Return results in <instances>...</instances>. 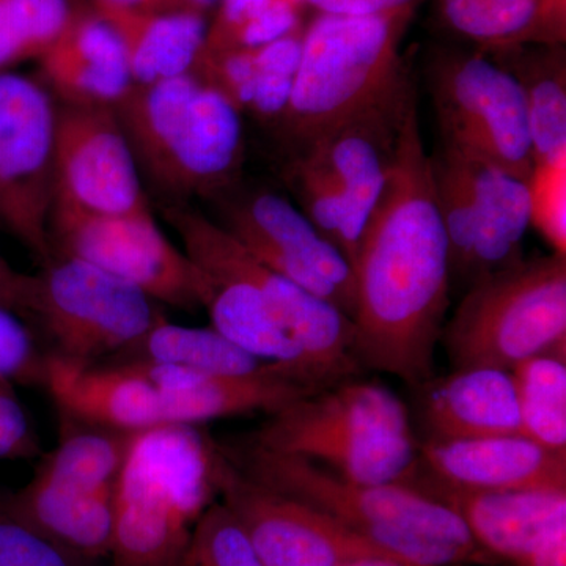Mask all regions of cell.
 <instances>
[{
  "label": "cell",
  "instance_id": "6da1fadb",
  "mask_svg": "<svg viewBox=\"0 0 566 566\" xmlns=\"http://www.w3.org/2000/svg\"><path fill=\"white\" fill-rule=\"evenodd\" d=\"M353 271L357 364L408 386H423L433 378L452 273L417 102L406 117L397 158L365 226Z\"/></svg>",
  "mask_w": 566,
  "mask_h": 566
},
{
  "label": "cell",
  "instance_id": "7a4b0ae2",
  "mask_svg": "<svg viewBox=\"0 0 566 566\" xmlns=\"http://www.w3.org/2000/svg\"><path fill=\"white\" fill-rule=\"evenodd\" d=\"M221 449L249 479L314 506L406 564H495L452 509L415 486L353 482L323 465L264 449L249 439Z\"/></svg>",
  "mask_w": 566,
  "mask_h": 566
},
{
  "label": "cell",
  "instance_id": "3957f363",
  "mask_svg": "<svg viewBox=\"0 0 566 566\" xmlns=\"http://www.w3.org/2000/svg\"><path fill=\"white\" fill-rule=\"evenodd\" d=\"M114 109L140 174L167 205L218 199L237 186L243 114L199 74L134 85Z\"/></svg>",
  "mask_w": 566,
  "mask_h": 566
},
{
  "label": "cell",
  "instance_id": "277c9868",
  "mask_svg": "<svg viewBox=\"0 0 566 566\" xmlns=\"http://www.w3.org/2000/svg\"><path fill=\"white\" fill-rule=\"evenodd\" d=\"M216 494V444L196 427L134 434L114 490V566H182Z\"/></svg>",
  "mask_w": 566,
  "mask_h": 566
},
{
  "label": "cell",
  "instance_id": "5b68a950",
  "mask_svg": "<svg viewBox=\"0 0 566 566\" xmlns=\"http://www.w3.org/2000/svg\"><path fill=\"white\" fill-rule=\"evenodd\" d=\"M248 439L368 485L405 482L419 457L405 401L359 378L305 395L268 416Z\"/></svg>",
  "mask_w": 566,
  "mask_h": 566
},
{
  "label": "cell",
  "instance_id": "8992f818",
  "mask_svg": "<svg viewBox=\"0 0 566 566\" xmlns=\"http://www.w3.org/2000/svg\"><path fill=\"white\" fill-rule=\"evenodd\" d=\"M412 17L316 11L305 24L289 106L274 126L286 155L375 102L405 73L401 41Z\"/></svg>",
  "mask_w": 566,
  "mask_h": 566
},
{
  "label": "cell",
  "instance_id": "52a82bcc",
  "mask_svg": "<svg viewBox=\"0 0 566 566\" xmlns=\"http://www.w3.org/2000/svg\"><path fill=\"white\" fill-rule=\"evenodd\" d=\"M453 370L566 356V256L520 260L465 289L441 337Z\"/></svg>",
  "mask_w": 566,
  "mask_h": 566
},
{
  "label": "cell",
  "instance_id": "ba28073f",
  "mask_svg": "<svg viewBox=\"0 0 566 566\" xmlns=\"http://www.w3.org/2000/svg\"><path fill=\"white\" fill-rule=\"evenodd\" d=\"M163 212L180 237L182 251L200 270L243 279L263 294L277 322L300 346L316 386L324 389L359 378L363 368L353 353V322L340 308L275 273L191 205H164Z\"/></svg>",
  "mask_w": 566,
  "mask_h": 566
},
{
  "label": "cell",
  "instance_id": "9c48e42d",
  "mask_svg": "<svg viewBox=\"0 0 566 566\" xmlns=\"http://www.w3.org/2000/svg\"><path fill=\"white\" fill-rule=\"evenodd\" d=\"M424 73L442 145L528 181L535 164L515 77L488 52L450 44L430 51Z\"/></svg>",
  "mask_w": 566,
  "mask_h": 566
},
{
  "label": "cell",
  "instance_id": "30bf717a",
  "mask_svg": "<svg viewBox=\"0 0 566 566\" xmlns=\"http://www.w3.org/2000/svg\"><path fill=\"white\" fill-rule=\"evenodd\" d=\"M164 318L148 294L82 260L52 255L35 275L29 319L69 363L120 356Z\"/></svg>",
  "mask_w": 566,
  "mask_h": 566
},
{
  "label": "cell",
  "instance_id": "8fae6325",
  "mask_svg": "<svg viewBox=\"0 0 566 566\" xmlns=\"http://www.w3.org/2000/svg\"><path fill=\"white\" fill-rule=\"evenodd\" d=\"M50 240L52 255L92 264L158 304L196 312L207 303V275L164 234L151 208L120 216L52 212Z\"/></svg>",
  "mask_w": 566,
  "mask_h": 566
},
{
  "label": "cell",
  "instance_id": "7c38bea8",
  "mask_svg": "<svg viewBox=\"0 0 566 566\" xmlns=\"http://www.w3.org/2000/svg\"><path fill=\"white\" fill-rule=\"evenodd\" d=\"M57 102L41 80L0 70V226L51 260Z\"/></svg>",
  "mask_w": 566,
  "mask_h": 566
},
{
  "label": "cell",
  "instance_id": "4fadbf2b",
  "mask_svg": "<svg viewBox=\"0 0 566 566\" xmlns=\"http://www.w3.org/2000/svg\"><path fill=\"white\" fill-rule=\"evenodd\" d=\"M457 153L468 182H446L436 202L449 244L452 282L469 289L524 259L531 197L527 180Z\"/></svg>",
  "mask_w": 566,
  "mask_h": 566
},
{
  "label": "cell",
  "instance_id": "5bb4252c",
  "mask_svg": "<svg viewBox=\"0 0 566 566\" xmlns=\"http://www.w3.org/2000/svg\"><path fill=\"white\" fill-rule=\"evenodd\" d=\"M216 490L264 566H346L365 558H395L326 513L249 479L219 444Z\"/></svg>",
  "mask_w": 566,
  "mask_h": 566
},
{
  "label": "cell",
  "instance_id": "9a60e30c",
  "mask_svg": "<svg viewBox=\"0 0 566 566\" xmlns=\"http://www.w3.org/2000/svg\"><path fill=\"white\" fill-rule=\"evenodd\" d=\"M218 200L221 219L216 222L256 260L353 318L352 264L296 205L268 189H230Z\"/></svg>",
  "mask_w": 566,
  "mask_h": 566
},
{
  "label": "cell",
  "instance_id": "2e32d148",
  "mask_svg": "<svg viewBox=\"0 0 566 566\" xmlns=\"http://www.w3.org/2000/svg\"><path fill=\"white\" fill-rule=\"evenodd\" d=\"M148 208L115 109L57 103L52 212L120 216Z\"/></svg>",
  "mask_w": 566,
  "mask_h": 566
},
{
  "label": "cell",
  "instance_id": "e0dca14e",
  "mask_svg": "<svg viewBox=\"0 0 566 566\" xmlns=\"http://www.w3.org/2000/svg\"><path fill=\"white\" fill-rule=\"evenodd\" d=\"M416 102V87L406 70L375 102L297 151L315 155L345 193L352 266L365 226L385 192L406 117Z\"/></svg>",
  "mask_w": 566,
  "mask_h": 566
},
{
  "label": "cell",
  "instance_id": "ac0fdd59",
  "mask_svg": "<svg viewBox=\"0 0 566 566\" xmlns=\"http://www.w3.org/2000/svg\"><path fill=\"white\" fill-rule=\"evenodd\" d=\"M409 475L468 493H566V453L524 434L427 441Z\"/></svg>",
  "mask_w": 566,
  "mask_h": 566
},
{
  "label": "cell",
  "instance_id": "d6986e66",
  "mask_svg": "<svg viewBox=\"0 0 566 566\" xmlns=\"http://www.w3.org/2000/svg\"><path fill=\"white\" fill-rule=\"evenodd\" d=\"M150 376L161 394L164 424H192L226 417L266 416L316 392L290 368L264 364L251 375H207L174 365H153Z\"/></svg>",
  "mask_w": 566,
  "mask_h": 566
},
{
  "label": "cell",
  "instance_id": "ffe728a7",
  "mask_svg": "<svg viewBox=\"0 0 566 566\" xmlns=\"http://www.w3.org/2000/svg\"><path fill=\"white\" fill-rule=\"evenodd\" d=\"M403 483L452 509L495 562L524 566L547 538L566 531V493H468L415 475Z\"/></svg>",
  "mask_w": 566,
  "mask_h": 566
},
{
  "label": "cell",
  "instance_id": "44dd1931",
  "mask_svg": "<svg viewBox=\"0 0 566 566\" xmlns=\"http://www.w3.org/2000/svg\"><path fill=\"white\" fill-rule=\"evenodd\" d=\"M36 61L57 103L114 109L134 87L120 36L91 3Z\"/></svg>",
  "mask_w": 566,
  "mask_h": 566
},
{
  "label": "cell",
  "instance_id": "7402d4cb",
  "mask_svg": "<svg viewBox=\"0 0 566 566\" xmlns=\"http://www.w3.org/2000/svg\"><path fill=\"white\" fill-rule=\"evenodd\" d=\"M43 386L63 415L91 427L140 433L164 424L161 394L126 365H81L46 354Z\"/></svg>",
  "mask_w": 566,
  "mask_h": 566
},
{
  "label": "cell",
  "instance_id": "603a6c76",
  "mask_svg": "<svg viewBox=\"0 0 566 566\" xmlns=\"http://www.w3.org/2000/svg\"><path fill=\"white\" fill-rule=\"evenodd\" d=\"M420 400L428 441H464L521 434L520 408L512 371L461 368L431 378Z\"/></svg>",
  "mask_w": 566,
  "mask_h": 566
},
{
  "label": "cell",
  "instance_id": "cb8c5ba5",
  "mask_svg": "<svg viewBox=\"0 0 566 566\" xmlns=\"http://www.w3.org/2000/svg\"><path fill=\"white\" fill-rule=\"evenodd\" d=\"M114 490L85 491L35 474L17 493L0 495V504L71 556L96 560L111 556Z\"/></svg>",
  "mask_w": 566,
  "mask_h": 566
},
{
  "label": "cell",
  "instance_id": "d4e9b609",
  "mask_svg": "<svg viewBox=\"0 0 566 566\" xmlns=\"http://www.w3.org/2000/svg\"><path fill=\"white\" fill-rule=\"evenodd\" d=\"M439 28L482 51L565 44L566 0H436Z\"/></svg>",
  "mask_w": 566,
  "mask_h": 566
},
{
  "label": "cell",
  "instance_id": "484cf974",
  "mask_svg": "<svg viewBox=\"0 0 566 566\" xmlns=\"http://www.w3.org/2000/svg\"><path fill=\"white\" fill-rule=\"evenodd\" d=\"M96 13L120 36L134 85L155 84L192 73L202 57L210 24L208 14L196 10Z\"/></svg>",
  "mask_w": 566,
  "mask_h": 566
},
{
  "label": "cell",
  "instance_id": "4316f807",
  "mask_svg": "<svg viewBox=\"0 0 566 566\" xmlns=\"http://www.w3.org/2000/svg\"><path fill=\"white\" fill-rule=\"evenodd\" d=\"M485 52L520 85L535 166L566 161L565 44H524Z\"/></svg>",
  "mask_w": 566,
  "mask_h": 566
},
{
  "label": "cell",
  "instance_id": "83f0119b",
  "mask_svg": "<svg viewBox=\"0 0 566 566\" xmlns=\"http://www.w3.org/2000/svg\"><path fill=\"white\" fill-rule=\"evenodd\" d=\"M205 275L210 293L203 308L210 314L212 329L262 363L290 368L305 381L318 387L312 379L300 346L283 329L255 286L233 275Z\"/></svg>",
  "mask_w": 566,
  "mask_h": 566
},
{
  "label": "cell",
  "instance_id": "f1b7e54d",
  "mask_svg": "<svg viewBox=\"0 0 566 566\" xmlns=\"http://www.w3.org/2000/svg\"><path fill=\"white\" fill-rule=\"evenodd\" d=\"M122 363L174 365L207 375H251L266 364L218 331L178 326L167 318L111 364Z\"/></svg>",
  "mask_w": 566,
  "mask_h": 566
},
{
  "label": "cell",
  "instance_id": "f546056e",
  "mask_svg": "<svg viewBox=\"0 0 566 566\" xmlns=\"http://www.w3.org/2000/svg\"><path fill=\"white\" fill-rule=\"evenodd\" d=\"M134 434L96 427L76 431L43 458L35 474L85 491L114 490Z\"/></svg>",
  "mask_w": 566,
  "mask_h": 566
},
{
  "label": "cell",
  "instance_id": "4dcf8cb0",
  "mask_svg": "<svg viewBox=\"0 0 566 566\" xmlns=\"http://www.w3.org/2000/svg\"><path fill=\"white\" fill-rule=\"evenodd\" d=\"M515 379L521 434L566 453V356L543 354L517 365Z\"/></svg>",
  "mask_w": 566,
  "mask_h": 566
},
{
  "label": "cell",
  "instance_id": "1f68e13d",
  "mask_svg": "<svg viewBox=\"0 0 566 566\" xmlns=\"http://www.w3.org/2000/svg\"><path fill=\"white\" fill-rule=\"evenodd\" d=\"M303 0H219L203 51L248 50L303 31Z\"/></svg>",
  "mask_w": 566,
  "mask_h": 566
},
{
  "label": "cell",
  "instance_id": "d6a6232c",
  "mask_svg": "<svg viewBox=\"0 0 566 566\" xmlns=\"http://www.w3.org/2000/svg\"><path fill=\"white\" fill-rule=\"evenodd\" d=\"M283 181L296 207L352 264L348 205L333 172L312 153H294L286 158Z\"/></svg>",
  "mask_w": 566,
  "mask_h": 566
},
{
  "label": "cell",
  "instance_id": "836d02e7",
  "mask_svg": "<svg viewBox=\"0 0 566 566\" xmlns=\"http://www.w3.org/2000/svg\"><path fill=\"white\" fill-rule=\"evenodd\" d=\"M182 566H264L251 539L222 502H212L193 527Z\"/></svg>",
  "mask_w": 566,
  "mask_h": 566
},
{
  "label": "cell",
  "instance_id": "e575fe53",
  "mask_svg": "<svg viewBox=\"0 0 566 566\" xmlns=\"http://www.w3.org/2000/svg\"><path fill=\"white\" fill-rule=\"evenodd\" d=\"M531 226L566 256V161L534 166L528 177Z\"/></svg>",
  "mask_w": 566,
  "mask_h": 566
},
{
  "label": "cell",
  "instance_id": "d590c367",
  "mask_svg": "<svg viewBox=\"0 0 566 566\" xmlns=\"http://www.w3.org/2000/svg\"><path fill=\"white\" fill-rule=\"evenodd\" d=\"M32 59H39L87 3L81 0H7Z\"/></svg>",
  "mask_w": 566,
  "mask_h": 566
},
{
  "label": "cell",
  "instance_id": "8d00e7d4",
  "mask_svg": "<svg viewBox=\"0 0 566 566\" xmlns=\"http://www.w3.org/2000/svg\"><path fill=\"white\" fill-rule=\"evenodd\" d=\"M80 562L0 504V566H80Z\"/></svg>",
  "mask_w": 566,
  "mask_h": 566
},
{
  "label": "cell",
  "instance_id": "74e56055",
  "mask_svg": "<svg viewBox=\"0 0 566 566\" xmlns=\"http://www.w3.org/2000/svg\"><path fill=\"white\" fill-rule=\"evenodd\" d=\"M44 359L20 316L0 308V376L11 382L43 386Z\"/></svg>",
  "mask_w": 566,
  "mask_h": 566
},
{
  "label": "cell",
  "instance_id": "f35d334b",
  "mask_svg": "<svg viewBox=\"0 0 566 566\" xmlns=\"http://www.w3.org/2000/svg\"><path fill=\"white\" fill-rule=\"evenodd\" d=\"M40 455L39 439L10 379L0 376V460Z\"/></svg>",
  "mask_w": 566,
  "mask_h": 566
},
{
  "label": "cell",
  "instance_id": "ab89813d",
  "mask_svg": "<svg viewBox=\"0 0 566 566\" xmlns=\"http://www.w3.org/2000/svg\"><path fill=\"white\" fill-rule=\"evenodd\" d=\"M35 294V275L22 274L0 255V308L29 318Z\"/></svg>",
  "mask_w": 566,
  "mask_h": 566
},
{
  "label": "cell",
  "instance_id": "60d3db41",
  "mask_svg": "<svg viewBox=\"0 0 566 566\" xmlns=\"http://www.w3.org/2000/svg\"><path fill=\"white\" fill-rule=\"evenodd\" d=\"M316 11L344 14H381L416 11L423 0H303Z\"/></svg>",
  "mask_w": 566,
  "mask_h": 566
},
{
  "label": "cell",
  "instance_id": "b9f144b4",
  "mask_svg": "<svg viewBox=\"0 0 566 566\" xmlns=\"http://www.w3.org/2000/svg\"><path fill=\"white\" fill-rule=\"evenodd\" d=\"M31 59L9 2L0 0V70H10L11 66Z\"/></svg>",
  "mask_w": 566,
  "mask_h": 566
},
{
  "label": "cell",
  "instance_id": "7bdbcfd3",
  "mask_svg": "<svg viewBox=\"0 0 566 566\" xmlns=\"http://www.w3.org/2000/svg\"><path fill=\"white\" fill-rule=\"evenodd\" d=\"M91 7L96 11H126V13L191 10L186 6L185 0H91Z\"/></svg>",
  "mask_w": 566,
  "mask_h": 566
},
{
  "label": "cell",
  "instance_id": "ee69618b",
  "mask_svg": "<svg viewBox=\"0 0 566 566\" xmlns=\"http://www.w3.org/2000/svg\"><path fill=\"white\" fill-rule=\"evenodd\" d=\"M346 566H417V565L406 564V562L397 560V558L375 557V558H365V560L354 562V564H349Z\"/></svg>",
  "mask_w": 566,
  "mask_h": 566
},
{
  "label": "cell",
  "instance_id": "f6af8a7d",
  "mask_svg": "<svg viewBox=\"0 0 566 566\" xmlns=\"http://www.w3.org/2000/svg\"><path fill=\"white\" fill-rule=\"evenodd\" d=\"M218 2L219 0H185L189 9L200 11L203 14H208L210 10L216 9Z\"/></svg>",
  "mask_w": 566,
  "mask_h": 566
}]
</instances>
